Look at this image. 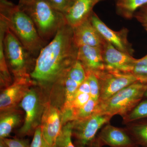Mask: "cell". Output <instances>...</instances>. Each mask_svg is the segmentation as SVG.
<instances>
[{"instance_id":"1","label":"cell","mask_w":147,"mask_h":147,"mask_svg":"<svg viewBox=\"0 0 147 147\" xmlns=\"http://www.w3.org/2000/svg\"><path fill=\"white\" fill-rule=\"evenodd\" d=\"M78 49L73 28L64 24L40 50L30 73L32 80L42 85L56 83L77 60Z\"/></svg>"},{"instance_id":"2","label":"cell","mask_w":147,"mask_h":147,"mask_svg":"<svg viewBox=\"0 0 147 147\" xmlns=\"http://www.w3.org/2000/svg\"><path fill=\"white\" fill-rule=\"evenodd\" d=\"M0 21H2L33 56H38L45 43L26 13L7 0H1Z\"/></svg>"},{"instance_id":"3","label":"cell","mask_w":147,"mask_h":147,"mask_svg":"<svg viewBox=\"0 0 147 147\" xmlns=\"http://www.w3.org/2000/svg\"><path fill=\"white\" fill-rule=\"evenodd\" d=\"M19 7L32 19L41 39L47 42L67 24L63 13L45 0H20Z\"/></svg>"},{"instance_id":"4","label":"cell","mask_w":147,"mask_h":147,"mask_svg":"<svg viewBox=\"0 0 147 147\" xmlns=\"http://www.w3.org/2000/svg\"><path fill=\"white\" fill-rule=\"evenodd\" d=\"M147 90V84L137 81L103 102H98L94 113L110 116H125L140 102Z\"/></svg>"},{"instance_id":"5","label":"cell","mask_w":147,"mask_h":147,"mask_svg":"<svg viewBox=\"0 0 147 147\" xmlns=\"http://www.w3.org/2000/svg\"><path fill=\"white\" fill-rule=\"evenodd\" d=\"M3 45L7 64L13 74V80L31 78L29 67L33 56L7 27Z\"/></svg>"},{"instance_id":"6","label":"cell","mask_w":147,"mask_h":147,"mask_svg":"<svg viewBox=\"0 0 147 147\" xmlns=\"http://www.w3.org/2000/svg\"><path fill=\"white\" fill-rule=\"evenodd\" d=\"M110 116L94 113L87 118L72 121V137L76 147H97V133L110 122Z\"/></svg>"},{"instance_id":"7","label":"cell","mask_w":147,"mask_h":147,"mask_svg":"<svg viewBox=\"0 0 147 147\" xmlns=\"http://www.w3.org/2000/svg\"><path fill=\"white\" fill-rule=\"evenodd\" d=\"M96 76L100 86L98 102L105 101L123 89L138 81L132 73L110 71L105 69Z\"/></svg>"},{"instance_id":"8","label":"cell","mask_w":147,"mask_h":147,"mask_svg":"<svg viewBox=\"0 0 147 147\" xmlns=\"http://www.w3.org/2000/svg\"><path fill=\"white\" fill-rule=\"evenodd\" d=\"M20 106L25 112V121L18 132L20 137L34 133L39 121L40 104L39 97L34 89L31 88L20 102Z\"/></svg>"},{"instance_id":"9","label":"cell","mask_w":147,"mask_h":147,"mask_svg":"<svg viewBox=\"0 0 147 147\" xmlns=\"http://www.w3.org/2000/svg\"><path fill=\"white\" fill-rule=\"evenodd\" d=\"M90 19L94 26L106 42L111 43L121 52L133 55L134 49L127 40L128 29L123 28L118 31L113 30L100 20L94 11L90 16Z\"/></svg>"},{"instance_id":"10","label":"cell","mask_w":147,"mask_h":147,"mask_svg":"<svg viewBox=\"0 0 147 147\" xmlns=\"http://www.w3.org/2000/svg\"><path fill=\"white\" fill-rule=\"evenodd\" d=\"M102 55L105 70L110 71L132 73L137 60L106 41L102 50Z\"/></svg>"},{"instance_id":"11","label":"cell","mask_w":147,"mask_h":147,"mask_svg":"<svg viewBox=\"0 0 147 147\" xmlns=\"http://www.w3.org/2000/svg\"><path fill=\"white\" fill-rule=\"evenodd\" d=\"M63 125L61 113L55 106L47 104L42 114L40 126L43 139L51 146L56 147Z\"/></svg>"},{"instance_id":"12","label":"cell","mask_w":147,"mask_h":147,"mask_svg":"<svg viewBox=\"0 0 147 147\" xmlns=\"http://www.w3.org/2000/svg\"><path fill=\"white\" fill-rule=\"evenodd\" d=\"M35 84L31 78L14 79L10 86L4 89L0 95L1 113L14 109L32 86Z\"/></svg>"},{"instance_id":"13","label":"cell","mask_w":147,"mask_h":147,"mask_svg":"<svg viewBox=\"0 0 147 147\" xmlns=\"http://www.w3.org/2000/svg\"><path fill=\"white\" fill-rule=\"evenodd\" d=\"M97 147L108 146L110 147H138L125 128H119L105 125L97 135Z\"/></svg>"},{"instance_id":"14","label":"cell","mask_w":147,"mask_h":147,"mask_svg":"<svg viewBox=\"0 0 147 147\" xmlns=\"http://www.w3.org/2000/svg\"><path fill=\"white\" fill-rule=\"evenodd\" d=\"M73 38L77 47L84 45L103 49L106 41L92 24L90 18L73 28Z\"/></svg>"},{"instance_id":"15","label":"cell","mask_w":147,"mask_h":147,"mask_svg":"<svg viewBox=\"0 0 147 147\" xmlns=\"http://www.w3.org/2000/svg\"><path fill=\"white\" fill-rule=\"evenodd\" d=\"M105 0H72L64 13L67 24L74 28L90 18L98 3Z\"/></svg>"},{"instance_id":"16","label":"cell","mask_w":147,"mask_h":147,"mask_svg":"<svg viewBox=\"0 0 147 147\" xmlns=\"http://www.w3.org/2000/svg\"><path fill=\"white\" fill-rule=\"evenodd\" d=\"M102 50L88 45L78 47L77 59L83 65L86 73L91 72L96 76L105 70Z\"/></svg>"},{"instance_id":"17","label":"cell","mask_w":147,"mask_h":147,"mask_svg":"<svg viewBox=\"0 0 147 147\" xmlns=\"http://www.w3.org/2000/svg\"><path fill=\"white\" fill-rule=\"evenodd\" d=\"M21 112L15 108L1 113L0 139L9 136L13 129L21 121Z\"/></svg>"},{"instance_id":"18","label":"cell","mask_w":147,"mask_h":147,"mask_svg":"<svg viewBox=\"0 0 147 147\" xmlns=\"http://www.w3.org/2000/svg\"><path fill=\"white\" fill-rule=\"evenodd\" d=\"M116 13L126 20L134 18L135 12L147 4V0H114Z\"/></svg>"},{"instance_id":"19","label":"cell","mask_w":147,"mask_h":147,"mask_svg":"<svg viewBox=\"0 0 147 147\" xmlns=\"http://www.w3.org/2000/svg\"><path fill=\"white\" fill-rule=\"evenodd\" d=\"M125 128L138 146L147 147V121L129 123Z\"/></svg>"},{"instance_id":"20","label":"cell","mask_w":147,"mask_h":147,"mask_svg":"<svg viewBox=\"0 0 147 147\" xmlns=\"http://www.w3.org/2000/svg\"><path fill=\"white\" fill-rule=\"evenodd\" d=\"M7 27L3 22H0V77L1 85L5 88L13 83L4 53L3 40Z\"/></svg>"},{"instance_id":"21","label":"cell","mask_w":147,"mask_h":147,"mask_svg":"<svg viewBox=\"0 0 147 147\" xmlns=\"http://www.w3.org/2000/svg\"><path fill=\"white\" fill-rule=\"evenodd\" d=\"M147 118V100L139 102L128 114L123 117L124 123L127 124Z\"/></svg>"},{"instance_id":"22","label":"cell","mask_w":147,"mask_h":147,"mask_svg":"<svg viewBox=\"0 0 147 147\" xmlns=\"http://www.w3.org/2000/svg\"><path fill=\"white\" fill-rule=\"evenodd\" d=\"M72 121L63 125L56 142V147H76L72 141Z\"/></svg>"},{"instance_id":"23","label":"cell","mask_w":147,"mask_h":147,"mask_svg":"<svg viewBox=\"0 0 147 147\" xmlns=\"http://www.w3.org/2000/svg\"><path fill=\"white\" fill-rule=\"evenodd\" d=\"M98 102L91 98L86 104L72 113L71 121L74 120L84 119L92 115L94 113Z\"/></svg>"},{"instance_id":"24","label":"cell","mask_w":147,"mask_h":147,"mask_svg":"<svg viewBox=\"0 0 147 147\" xmlns=\"http://www.w3.org/2000/svg\"><path fill=\"white\" fill-rule=\"evenodd\" d=\"M66 74L69 77L73 79L80 85L87 78L85 69L81 62L78 59L67 70Z\"/></svg>"},{"instance_id":"25","label":"cell","mask_w":147,"mask_h":147,"mask_svg":"<svg viewBox=\"0 0 147 147\" xmlns=\"http://www.w3.org/2000/svg\"><path fill=\"white\" fill-rule=\"evenodd\" d=\"M132 74L138 81L147 84V55L137 60Z\"/></svg>"},{"instance_id":"26","label":"cell","mask_w":147,"mask_h":147,"mask_svg":"<svg viewBox=\"0 0 147 147\" xmlns=\"http://www.w3.org/2000/svg\"><path fill=\"white\" fill-rule=\"evenodd\" d=\"M87 79L89 84L91 98L98 102L100 96V86L97 76L91 72H87Z\"/></svg>"},{"instance_id":"27","label":"cell","mask_w":147,"mask_h":147,"mask_svg":"<svg viewBox=\"0 0 147 147\" xmlns=\"http://www.w3.org/2000/svg\"><path fill=\"white\" fill-rule=\"evenodd\" d=\"M30 147H53L48 144L43 139L40 125L35 129Z\"/></svg>"},{"instance_id":"28","label":"cell","mask_w":147,"mask_h":147,"mask_svg":"<svg viewBox=\"0 0 147 147\" xmlns=\"http://www.w3.org/2000/svg\"><path fill=\"white\" fill-rule=\"evenodd\" d=\"M56 10L65 13L71 4L72 0H45Z\"/></svg>"},{"instance_id":"29","label":"cell","mask_w":147,"mask_h":147,"mask_svg":"<svg viewBox=\"0 0 147 147\" xmlns=\"http://www.w3.org/2000/svg\"><path fill=\"white\" fill-rule=\"evenodd\" d=\"M134 18L139 21L145 28H147V4L143 6L135 12Z\"/></svg>"},{"instance_id":"30","label":"cell","mask_w":147,"mask_h":147,"mask_svg":"<svg viewBox=\"0 0 147 147\" xmlns=\"http://www.w3.org/2000/svg\"><path fill=\"white\" fill-rule=\"evenodd\" d=\"M9 147H30L28 141L26 139L15 138L3 139Z\"/></svg>"},{"instance_id":"31","label":"cell","mask_w":147,"mask_h":147,"mask_svg":"<svg viewBox=\"0 0 147 147\" xmlns=\"http://www.w3.org/2000/svg\"><path fill=\"white\" fill-rule=\"evenodd\" d=\"M90 90L89 84L86 78V80L82 84H80V86L78 87L75 96L81 93H87L90 94Z\"/></svg>"},{"instance_id":"32","label":"cell","mask_w":147,"mask_h":147,"mask_svg":"<svg viewBox=\"0 0 147 147\" xmlns=\"http://www.w3.org/2000/svg\"><path fill=\"white\" fill-rule=\"evenodd\" d=\"M0 147H9L3 139H0Z\"/></svg>"},{"instance_id":"33","label":"cell","mask_w":147,"mask_h":147,"mask_svg":"<svg viewBox=\"0 0 147 147\" xmlns=\"http://www.w3.org/2000/svg\"><path fill=\"white\" fill-rule=\"evenodd\" d=\"M144 96L145 97H147V90L146 91V92H145L144 95Z\"/></svg>"},{"instance_id":"34","label":"cell","mask_w":147,"mask_h":147,"mask_svg":"<svg viewBox=\"0 0 147 147\" xmlns=\"http://www.w3.org/2000/svg\"><path fill=\"white\" fill-rule=\"evenodd\" d=\"M146 29V30L147 31V28H146V29Z\"/></svg>"}]
</instances>
